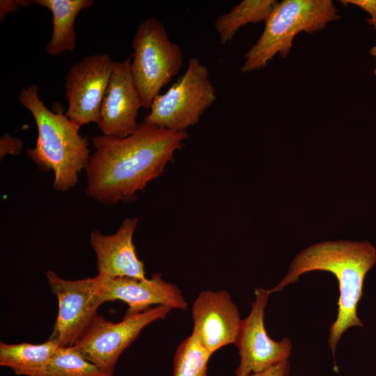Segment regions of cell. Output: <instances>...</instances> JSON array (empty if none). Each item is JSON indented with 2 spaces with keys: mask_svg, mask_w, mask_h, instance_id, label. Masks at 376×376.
Masks as SVG:
<instances>
[{
  "mask_svg": "<svg viewBox=\"0 0 376 376\" xmlns=\"http://www.w3.org/2000/svg\"><path fill=\"white\" fill-rule=\"evenodd\" d=\"M188 137L187 131L145 123L124 138L93 136L95 151L85 169L86 195L105 205L132 201L137 191L162 174Z\"/></svg>",
  "mask_w": 376,
  "mask_h": 376,
  "instance_id": "cell-1",
  "label": "cell"
},
{
  "mask_svg": "<svg viewBox=\"0 0 376 376\" xmlns=\"http://www.w3.org/2000/svg\"><path fill=\"white\" fill-rule=\"evenodd\" d=\"M375 263L376 249L368 242L338 240L318 243L294 258L288 273L269 292L281 290L309 272L327 271L335 275L339 286L338 314L330 327L328 338L334 357L342 335L351 327L363 325L357 308L363 295L366 274Z\"/></svg>",
  "mask_w": 376,
  "mask_h": 376,
  "instance_id": "cell-2",
  "label": "cell"
},
{
  "mask_svg": "<svg viewBox=\"0 0 376 376\" xmlns=\"http://www.w3.org/2000/svg\"><path fill=\"white\" fill-rule=\"evenodd\" d=\"M38 90L33 84L22 88L19 94V103L31 112L38 128L36 146L26 152L40 170L53 171V189L65 192L77 185L79 174L88 163V137L79 134L80 127L63 113L59 102L54 104L55 111L47 109Z\"/></svg>",
  "mask_w": 376,
  "mask_h": 376,
  "instance_id": "cell-3",
  "label": "cell"
},
{
  "mask_svg": "<svg viewBox=\"0 0 376 376\" xmlns=\"http://www.w3.org/2000/svg\"><path fill=\"white\" fill-rule=\"evenodd\" d=\"M331 0H283L278 2L267 20L263 33L245 54L241 68L250 72L265 68L279 54L286 57L295 36L313 33L340 19Z\"/></svg>",
  "mask_w": 376,
  "mask_h": 376,
  "instance_id": "cell-4",
  "label": "cell"
},
{
  "mask_svg": "<svg viewBox=\"0 0 376 376\" xmlns=\"http://www.w3.org/2000/svg\"><path fill=\"white\" fill-rule=\"evenodd\" d=\"M132 48V79L143 108L150 109L161 89L182 67V52L169 39L164 24L152 17L143 20L137 27Z\"/></svg>",
  "mask_w": 376,
  "mask_h": 376,
  "instance_id": "cell-5",
  "label": "cell"
},
{
  "mask_svg": "<svg viewBox=\"0 0 376 376\" xmlns=\"http://www.w3.org/2000/svg\"><path fill=\"white\" fill-rule=\"evenodd\" d=\"M216 100L207 68L198 58L189 57L185 72L164 94L155 97L143 123L186 131L199 122Z\"/></svg>",
  "mask_w": 376,
  "mask_h": 376,
  "instance_id": "cell-6",
  "label": "cell"
},
{
  "mask_svg": "<svg viewBox=\"0 0 376 376\" xmlns=\"http://www.w3.org/2000/svg\"><path fill=\"white\" fill-rule=\"evenodd\" d=\"M172 309L167 306H155L139 314L124 316L116 323L97 315L73 347L86 359L113 376L122 352L146 326L164 319Z\"/></svg>",
  "mask_w": 376,
  "mask_h": 376,
  "instance_id": "cell-7",
  "label": "cell"
},
{
  "mask_svg": "<svg viewBox=\"0 0 376 376\" xmlns=\"http://www.w3.org/2000/svg\"><path fill=\"white\" fill-rule=\"evenodd\" d=\"M46 276L58 302V315L49 340L59 347H72L87 330L102 304L95 278L66 280L50 270Z\"/></svg>",
  "mask_w": 376,
  "mask_h": 376,
  "instance_id": "cell-8",
  "label": "cell"
},
{
  "mask_svg": "<svg viewBox=\"0 0 376 376\" xmlns=\"http://www.w3.org/2000/svg\"><path fill=\"white\" fill-rule=\"evenodd\" d=\"M270 294L269 290L256 288L251 312L242 320L235 343L240 356L235 376H247L264 371L288 361L291 354L290 339L283 338L276 341L269 337L266 331L264 315Z\"/></svg>",
  "mask_w": 376,
  "mask_h": 376,
  "instance_id": "cell-9",
  "label": "cell"
},
{
  "mask_svg": "<svg viewBox=\"0 0 376 376\" xmlns=\"http://www.w3.org/2000/svg\"><path fill=\"white\" fill-rule=\"evenodd\" d=\"M114 62L107 54H95L70 68L64 82L65 114L79 127L97 123Z\"/></svg>",
  "mask_w": 376,
  "mask_h": 376,
  "instance_id": "cell-10",
  "label": "cell"
},
{
  "mask_svg": "<svg viewBox=\"0 0 376 376\" xmlns=\"http://www.w3.org/2000/svg\"><path fill=\"white\" fill-rule=\"evenodd\" d=\"M94 278L101 304L116 300L125 302L128 308L125 316L139 314L152 305L180 310H185L187 306L180 289L164 281L160 274H152L150 279L111 277L102 274Z\"/></svg>",
  "mask_w": 376,
  "mask_h": 376,
  "instance_id": "cell-11",
  "label": "cell"
},
{
  "mask_svg": "<svg viewBox=\"0 0 376 376\" xmlns=\"http://www.w3.org/2000/svg\"><path fill=\"white\" fill-rule=\"evenodd\" d=\"M132 58L114 62L97 122L102 134L124 138L139 127L138 113L143 107L131 74Z\"/></svg>",
  "mask_w": 376,
  "mask_h": 376,
  "instance_id": "cell-12",
  "label": "cell"
},
{
  "mask_svg": "<svg viewBox=\"0 0 376 376\" xmlns=\"http://www.w3.org/2000/svg\"><path fill=\"white\" fill-rule=\"evenodd\" d=\"M191 311L192 334L212 354L235 343L242 320L227 291L203 290Z\"/></svg>",
  "mask_w": 376,
  "mask_h": 376,
  "instance_id": "cell-13",
  "label": "cell"
},
{
  "mask_svg": "<svg viewBox=\"0 0 376 376\" xmlns=\"http://www.w3.org/2000/svg\"><path fill=\"white\" fill-rule=\"evenodd\" d=\"M137 223V218L127 217L114 234L91 232L90 243L96 255L98 274L111 277L146 279L143 263L137 257L133 244Z\"/></svg>",
  "mask_w": 376,
  "mask_h": 376,
  "instance_id": "cell-14",
  "label": "cell"
},
{
  "mask_svg": "<svg viewBox=\"0 0 376 376\" xmlns=\"http://www.w3.org/2000/svg\"><path fill=\"white\" fill-rule=\"evenodd\" d=\"M32 2L48 8L52 14V36L45 47L52 56L63 52L73 53L76 48L75 21L78 13L91 7L93 0H33Z\"/></svg>",
  "mask_w": 376,
  "mask_h": 376,
  "instance_id": "cell-15",
  "label": "cell"
},
{
  "mask_svg": "<svg viewBox=\"0 0 376 376\" xmlns=\"http://www.w3.org/2000/svg\"><path fill=\"white\" fill-rule=\"evenodd\" d=\"M59 346L48 340L40 344L0 343V365L11 368L16 375L47 376L52 357Z\"/></svg>",
  "mask_w": 376,
  "mask_h": 376,
  "instance_id": "cell-16",
  "label": "cell"
},
{
  "mask_svg": "<svg viewBox=\"0 0 376 376\" xmlns=\"http://www.w3.org/2000/svg\"><path fill=\"white\" fill-rule=\"evenodd\" d=\"M277 3L276 0H243L220 15L214 22L220 42H230L237 31L249 23L265 22Z\"/></svg>",
  "mask_w": 376,
  "mask_h": 376,
  "instance_id": "cell-17",
  "label": "cell"
},
{
  "mask_svg": "<svg viewBox=\"0 0 376 376\" xmlns=\"http://www.w3.org/2000/svg\"><path fill=\"white\" fill-rule=\"evenodd\" d=\"M212 354L191 334L178 347L173 359V376H207Z\"/></svg>",
  "mask_w": 376,
  "mask_h": 376,
  "instance_id": "cell-18",
  "label": "cell"
},
{
  "mask_svg": "<svg viewBox=\"0 0 376 376\" xmlns=\"http://www.w3.org/2000/svg\"><path fill=\"white\" fill-rule=\"evenodd\" d=\"M47 376H113L86 359L73 346L58 347L52 357Z\"/></svg>",
  "mask_w": 376,
  "mask_h": 376,
  "instance_id": "cell-19",
  "label": "cell"
},
{
  "mask_svg": "<svg viewBox=\"0 0 376 376\" xmlns=\"http://www.w3.org/2000/svg\"><path fill=\"white\" fill-rule=\"evenodd\" d=\"M23 148L22 141L15 136L6 134L0 139V159L7 155H18Z\"/></svg>",
  "mask_w": 376,
  "mask_h": 376,
  "instance_id": "cell-20",
  "label": "cell"
},
{
  "mask_svg": "<svg viewBox=\"0 0 376 376\" xmlns=\"http://www.w3.org/2000/svg\"><path fill=\"white\" fill-rule=\"evenodd\" d=\"M340 2L343 5L357 6L370 14V17L367 22L373 26V29H376V0H342Z\"/></svg>",
  "mask_w": 376,
  "mask_h": 376,
  "instance_id": "cell-21",
  "label": "cell"
},
{
  "mask_svg": "<svg viewBox=\"0 0 376 376\" xmlns=\"http://www.w3.org/2000/svg\"><path fill=\"white\" fill-rule=\"evenodd\" d=\"M32 3L29 0H1L0 1V21L10 13L17 10L21 6L28 8Z\"/></svg>",
  "mask_w": 376,
  "mask_h": 376,
  "instance_id": "cell-22",
  "label": "cell"
},
{
  "mask_svg": "<svg viewBox=\"0 0 376 376\" xmlns=\"http://www.w3.org/2000/svg\"><path fill=\"white\" fill-rule=\"evenodd\" d=\"M289 375L290 364L288 360L274 366L264 371L257 373H252L247 376H289Z\"/></svg>",
  "mask_w": 376,
  "mask_h": 376,
  "instance_id": "cell-23",
  "label": "cell"
},
{
  "mask_svg": "<svg viewBox=\"0 0 376 376\" xmlns=\"http://www.w3.org/2000/svg\"><path fill=\"white\" fill-rule=\"evenodd\" d=\"M370 54H372L373 56H374L376 58V45H374L370 50ZM374 74L376 75V59H375V69H374Z\"/></svg>",
  "mask_w": 376,
  "mask_h": 376,
  "instance_id": "cell-24",
  "label": "cell"
}]
</instances>
